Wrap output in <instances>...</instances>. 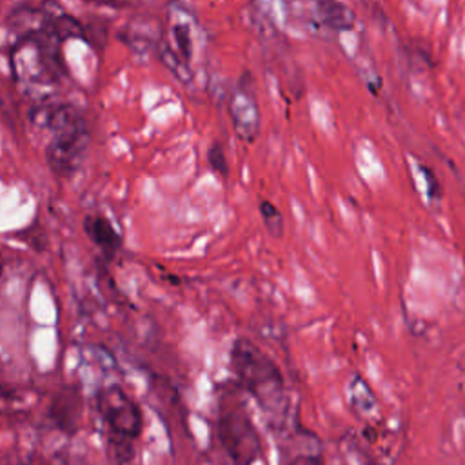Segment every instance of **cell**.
I'll return each instance as SVG.
<instances>
[{"mask_svg": "<svg viewBox=\"0 0 465 465\" xmlns=\"http://www.w3.org/2000/svg\"><path fill=\"white\" fill-rule=\"evenodd\" d=\"M194 35L196 20L194 16L180 4L171 2L167 7L165 29L158 40V54L163 65L182 82H193L191 60L194 56Z\"/></svg>", "mask_w": 465, "mask_h": 465, "instance_id": "4", "label": "cell"}, {"mask_svg": "<svg viewBox=\"0 0 465 465\" xmlns=\"http://www.w3.org/2000/svg\"><path fill=\"white\" fill-rule=\"evenodd\" d=\"M40 9L44 11L51 31L58 36L60 42L67 38H84V25L67 11H64L62 5L53 0H45Z\"/></svg>", "mask_w": 465, "mask_h": 465, "instance_id": "10", "label": "cell"}, {"mask_svg": "<svg viewBox=\"0 0 465 465\" xmlns=\"http://www.w3.org/2000/svg\"><path fill=\"white\" fill-rule=\"evenodd\" d=\"M260 214H262V220H263V225H265L267 232L272 238H282L285 227H283V216H282L280 209L274 203L263 200L260 203Z\"/></svg>", "mask_w": 465, "mask_h": 465, "instance_id": "13", "label": "cell"}, {"mask_svg": "<svg viewBox=\"0 0 465 465\" xmlns=\"http://www.w3.org/2000/svg\"><path fill=\"white\" fill-rule=\"evenodd\" d=\"M35 124L51 131V140L45 147L49 169L60 176H73L84 162L89 134L84 116L69 104H40L31 111Z\"/></svg>", "mask_w": 465, "mask_h": 465, "instance_id": "2", "label": "cell"}, {"mask_svg": "<svg viewBox=\"0 0 465 465\" xmlns=\"http://www.w3.org/2000/svg\"><path fill=\"white\" fill-rule=\"evenodd\" d=\"M285 465H325V463H323L322 454L316 452V450H312V447H311V449H307V450H300V452H296L294 456H291V458L285 461Z\"/></svg>", "mask_w": 465, "mask_h": 465, "instance_id": "15", "label": "cell"}, {"mask_svg": "<svg viewBox=\"0 0 465 465\" xmlns=\"http://www.w3.org/2000/svg\"><path fill=\"white\" fill-rule=\"evenodd\" d=\"M0 274H2V260H0Z\"/></svg>", "mask_w": 465, "mask_h": 465, "instance_id": "18", "label": "cell"}, {"mask_svg": "<svg viewBox=\"0 0 465 465\" xmlns=\"http://www.w3.org/2000/svg\"><path fill=\"white\" fill-rule=\"evenodd\" d=\"M227 111L236 136L247 143L254 142L260 133V109L256 96L252 93L251 76L247 73L231 91L227 100Z\"/></svg>", "mask_w": 465, "mask_h": 465, "instance_id": "7", "label": "cell"}, {"mask_svg": "<svg viewBox=\"0 0 465 465\" xmlns=\"http://www.w3.org/2000/svg\"><path fill=\"white\" fill-rule=\"evenodd\" d=\"M207 160H209V165L213 167L214 173H218V174L223 176V178L229 174V163H227L225 153H223V149H222L220 143H213V145L209 147Z\"/></svg>", "mask_w": 465, "mask_h": 465, "instance_id": "14", "label": "cell"}, {"mask_svg": "<svg viewBox=\"0 0 465 465\" xmlns=\"http://www.w3.org/2000/svg\"><path fill=\"white\" fill-rule=\"evenodd\" d=\"M98 412L107 429L116 436L118 445H129L143 427L140 407L118 387L109 385L98 392Z\"/></svg>", "mask_w": 465, "mask_h": 465, "instance_id": "6", "label": "cell"}, {"mask_svg": "<svg viewBox=\"0 0 465 465\" xmlns=\"http://www.w3.org/2000/svg\"><path fill=\"white\" fill-rule=\"evenodd\" d=\"M85 2L100 4V5H109V7H124V5H127L131 0H85Z\"/></svg>", "mask_w": 465, "mask_h": 465, "instance_id": "17", "label": "cell"}, {"mask_svg": "<svg viewBox=\"0 0 465 465\" xmlns=\"http://www.w3.org/2000/svg\"><path fill=\"white\" fill-rule=\"evenodd\" d=\"M229 365L238 385L249 392L271 427L283 430L291 418V396L280 367L249 338H236Z\"/></svg>", "mask_w": 465, "mask_h": 465, "instance_id": "1", "label": "cell"}, {"mask_svg": "<svg viewBox=\"0 0 465 465\" xmlns=\"http://www.w3.org/2000/svg\"><path fill=\"white\" fill-rule=\"evenodd\" d=\"M316 11L320 20L336 33L351 31L356 25L354 11L341 0H316Z\"/></svg>", "mask_w": 465, "mask_h": 465, "instance_id": "11", "label": "cell"}, {"mask_svg": "<svg viewBox=\"0 0 465 465\" xmlns=\"http://www.w3.org/2000/svg\"><path fill=\"white\" fill-rule=\"evenodd\" d=\"M60 44L47 20L35 31L18 36L11 58L16 82L25 89H42L56 84L64 73Z\"/></svg>", "mask_w": 465, "mask_h": 465, "instance_id": "3", "label": "cell"}, {"mask_svg": "<svg viewBox=\"0 0 465 465\" xmlns=\"http://www.w3.org/2000/svg\"><path fill=\"white\" fill-rule=\"evenodd\" d=\"M347 394H349V403H351L352 411L360 418H367L369 420L372 414H376V411H378L376 396L371 391L369 383L360 374H354L351 378L349 387H347Z\"/></svg>", "mask_w": 465, "mask_h": 465, "instance_id": "12", "label": "cell"}, {"mask_svg": "<svg viewBox=\"0 0 465 465\" xmlns=\"http://www.w3.org/2000/svg\"><path fill=\"white\" fill-rule=\"evenodd\" d=\"M420 169H421V173H423V176H425V180H427L429 196H430L432 200H440V198H441V187H440V183H438L436 174H434L429 167H425V165H420Z\"/></svg>", "mask_w": 465, "mask_h": 465, "instance_id": "16", "label": "cell"}, {"mask_svg": "<svg viewBox=\"0 0 465 465\" xmlns=\"http://www.w3.org/2000/svg\"><path fill=\"white\" fill-rule=\"evenodd\" d=\"M216 425L218 438L234 465H252L260 458L262 440L242 403L223 398Z\"/></svg>", "mask_w": 465, "mask_h": 465, "instance_id": "5", "label": "cell"}, {"mask_svg": "<svg viewBox=\"0 0 465 465\" xmlns=\"http://www.w3.org/2000/svg\"><path fill=\"white\" fill-rule=\"evenodd\" d=\"M84 231L105 258H113L122 247L120 232L116 231L113 222L102 214L85 216Z\"/></svg>", "mask_w": 465, "mask_h": 465, "instance_id": "8", "label": "cell"}, {"mask_svg": "<svg viewBox=\"0 0 465 465\" xmlns=\"http://www.w3.org/2000/svg\"><path fill=\"white\" fill-rule=\"evenodd\" d=\"M80 394L74 387H67L60 391L49 409V416L53 418L54 425L64 432H74L80 421Z\"/></svg>", "mask_w": 465, "mask_h": 465, "instance_id": "9", "label": "cell"}, {"mask_svg": "<svg viewBox=\"0 0 465 465\" xmlns=\"http://www.w3.org/2000/svg\"><path fill=\"white\" fill-rule=\"evenodd\" d=\"M369 465H376V463H369Z\"/></svg>", "mask_w": 465, "mask_h": 465, "instance_id": "19", "label": "cell"}]
</instances>
